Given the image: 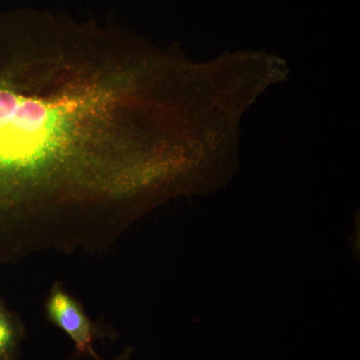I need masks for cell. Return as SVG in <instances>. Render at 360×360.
<instances>
[{
  "instance_id": "obj_1",
  "label": "cell",
  "mask_w": 360,
  "mask_h": 360,
  "mask_svg": "<svg viewBox=\"0 0 360 360\" xmlns=\"http://www.w3.org/2000/svg\"><path fill=\"white\" fill-rule=\"evenodd\" d=\"M187 168L172 53L82 32H0V267L103 253Z\"/></svg>"
},
{
  "instance_id": "obj_2",
  "label": "cell",
  "mask_w": 360,
  "mask_h": 360,
  "mask_svg": "<svg viewBox=\"0 0 360 360\" xmlns=\"http://www.w3.org/2000/svg\"><path fill=\"white\" fill-rule=\"evenodd\" d=\"M45 317L52 326L63 330L72 340L75 350L70 359L103 360L94 350V342L105 338L115 340L116 331L103 321H94L85 311L84 304L56 281L44 302Z\"/></svg>"
},
{
  "instance_id": "obj_3",
  "label": "cell",
  "mask_w": 360,
  "mask_h": 360,
  "mask_svg": "<svg viewBox=\"0 0 360 360\" xmlns=\"http://www.w3.org/2000/svg\"><path fill=\"white\" fill-rule=\"evenodd\" d=\"M26 328L18 312L13 311L0 295V360H18Z\"/></svg>"
},
{
  "instance_id": "obj_4",
  "label": "cell",
  "mask_w": 360,
  "mask_h": 360,
  "mask_svg": "<svg viewBox=\"0 0 360 360\" xmlns=\"http://www.w3.org/2000/svg\"><path fill=\"white\" fill-rule=\"evenodd\" d=\"M132 354H134V347H129L125 348L122 354L118 355L117 357H115V359L112 360H130V359H131Z\"/></svg>"
}]
</instances>
